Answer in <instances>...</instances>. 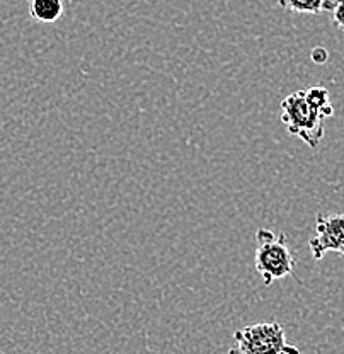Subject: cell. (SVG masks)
<instances>
[{
  "instance_id": "obj_1",
  "label": "cell",
  "mask_w": 344,
  "mask_h": 354,
  "mask_svg": "<svg viewBox=\"0 0 344 354\" xmlns=\"http://www.w3.org/2000/svg\"><path fill=\"white\" fill-rule=\"evenodd\" d=\"M295 264L297 261L288 247L287 235L275 234L269 228H259L256 232L254 266L264 286H271L278 279L293 274Z\"/></svg>"
},
{
  "instance_id": "obj_2",
  "label": "cell",
  "mask_w": 344,
  "mask_h": 354,
  "mask_svg": "<svg viewBox=\"0 0 344 354\" xmlns=\"http://www.w3.org/2000/svg\"><path fill=\"white\" fill-rule=\"evenodd\" d=\"M280 118L290 135L300 138L310 149H317L324 138L325 118L305 99V91L291 92L281 101Z\"/></svg>"
},
{
  "instance_id": "obj_3",
  "label": "cell",
  "mask_w": 344,
  "mask_h": 354,
  "mask_svg": "<svg viewBox=\"0 0 344 354\" xmlns=\"http://www.w3.org/2000/svg\"><path fill=\"white\" fill-rule=\"evenodd\" d=\"M228 354H300V349L288 344L280 322H261L235 330Z\"/></svg>"
},
{
  "instance_id": "obj_4",
  "label": "cell",
  "mask_w": 344,
  "mask_h": 354,
  "mask_svg": "<svg viewBox=\"0 0 344 354\" xmlns=\"http://www.w3.org/2000/svg\"><path fill=\"white\" fill-rule=\"evenodd\" d=\"M316 232V237L309 241L314 259L320 261L327 252H339L344 256V213L317 215Z\"/></svg>"
},
{
  "instance_id": "obj_5",
  "label": "cell",
  "mask_w": 344,
  "mask_h": 354,
  "mask_svg": "<svg viewBox=\"0 0 344 354\" xmlns=\"http://www.w3.org/2000/svg\"><path fill=\"white\" fill-rule=\"evenodd\" d=\"M29 14L33 19L39 22H55L64 14V2L62 0H31Z\"/></svg>"
},
{
  "instance_id": "obj_6",
  "label": "cell",
  "mask_w": 344,
  "mask_h": 354,
  "mask_svg": "<svg viewBox=\"0 0 344 354\" xmlns=\"http://www.w3.org/2000/svg\"><path fill=\"white\" fill-rule=\"evenodd\" d=\"M305 99L309 101V104L319 111L324 118H329L334 114V108H332L331 99H329V91L325 87L317 86L307 88Z\"/></svg>"
},
{
  "instance_id": "obj_7",
  "label": "cell",
  "mask_w": 344,
  "mask_h": 354,
  "mask_svg": "<svg viewBox=\"0 0 344 354\" xmlns=\"http://www.w3.org/2000/svg\"><path fill=\"white\" fill-rule=\"evenodd\" d=\"M327 0H278L281 9L295 14H320Z\"/></svg>"
},
{
  "instance_id": "obj_8",
  "label": "cell",
  "mask_w": 344,
  "mask_h": 354,
  "mask_svg": "<svg viewBox=\"0 0 344 354\" xmlns=\"http://www.w3.org/2000/svg\"><path fill=\"white\" fill-rule=\"evenodd\" d=\"M325 10H329L332 16V22L338 29L344 31V0H327Z\"/></svg>"
},
{
  "instance_id": "obj_9",
  "label": "cell",
  "mask_w": 344,
  "mask_h": 354,
  "mask_svg": "<svg viewBox=\"0 0 344 354\" xmlns=\"http://www.w3.org/2000/svg\"><path fill=\"white\" fill-rule=\"evenodd\" d=\"M327 58H329V55H327V50H325V48L317 46L312 50V60L316 62V64H319V65L325 64V62H327Z\"/></svg>"
}]
</instances>
